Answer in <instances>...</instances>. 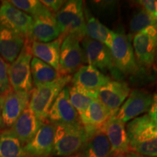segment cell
<instances>
[{"label": "cell", "instance_id": "6da1fadb", "mask_svg": "<svg viewBox=\"0 0 157 157\" xmlns=\"http://www.w3.org/2000/svg\"><path fill=\"white\" fill-rule=\"evenodd\" d=\"M126 129L130 151L157 157V126L148 114L132 119Z\"/></svg>", "mask_w": 157, "mask_h": 157}, {"label": "cell", "instance_id": "7a4b0ae2", "mask_svg": "<svg viewBox=\"0 0 157 157\" xmlns=\"http://www.w3.org/2000/svg\"><path fill=\"white\" fill-rule=\"evenodd\" d=\"M54 125L52 154L58 157H67L81 152L87 139V132L81 121L73 124Z\"/></svg>", "mask_w": 157, "mask_h": 157}, {"label": "cell", "instance_id": "3957f363", "mask_svg": "<svg viewBox=\"0 0 157 157\" xmlns=\"http://www.w3.org/2000/svg\"><path fill=\"white\" fill-rule=\"evenodd\" d=\"M71 75H60L53 81L33 88L29 106L39 119L47 120L50 107L59 93L71 82Z\"/></svg>", "mask_w": 157, "mask_h": 157}, {"label": "cell", "instance_id": "277c9868", "mask_svg": "<svg viewBox=\"0 0 157 157\" xmlns=\"http://www.w3.org/2000/svg\"><path fill=\"white\" fill-rule=\"evenodd\" d=\"M55 17L60 31V37L64 39L73 34L82 40L86 36L85 17L81 0L66 2Z\"/></svg>", "mask_w": 157, "mask_h": 157}, {"label": "cell", "instance_id": "5b68a950", "mask_svg": "<svg viewBox=\"0 0 157 157\" xmlns=\"http://www.w3.org/2000/svg\"><path fill=\"white\" fill-rule=\"evenodd\" d=\"M115 67L122 75L134 76L140 71L135 58L130 36L124 31L115 32V37L110 49Z\"/></svg>", "mask_w": 157, "mask_h": 157}, {"label": "cell", "instance_id": "8992f818", "mask_svg": "<svg viewBox=\"0 0 157 157\" xmlns=\"http://www.w3.org/2000/svg\"><path fill=\"white\" fill-rule=\"evenodd\" d=\"M31 41H26L21 53L8 66V76L10 87L14 91L31 92L33 80L31 71L32 53Z\"/></svg>", "mask_w": 157, "mask_h": 157}, {"label": "cell", "instance_id": "52a82bcc", "mask_svg": "<svg viewBox=\"0 0 157 157\" xmlns=\"http://www.w3.org/2000/svg\"><path fill=\"white\" fill-rule=\"evenodd\" d=\"M86 63L93 66L102 73L110 71L113 77L121 81L123 75L115 67L110 49L103 43L85 36L82 40Z\"/></svg>", "mask_w": 157, "mask_h": 157}, {"label": "cell", "instance_id": "ba28073f", "mask_svg": "<svg viewBox=\"0 0 157 157\" xmlns=\"http://www.w3.org/2000/svg\"><path fill=\"white\" fill-rule=\"evenodd\" d=\"M80 39L75 35L70 34L63 40L60 52L59 70L60 75L66 76L75 74L86 63L83 48Z\"/></svg>", "mask_w": 157, "mask_h": 157}, {"label": "cell", "instance_id": "9c48e42d", "mask_svg": "<svg viewBox=\"0 0 157 157\" xmlns=\"http://www.w3.org/2000/svg\"><path fill=\"white\" fill-rule=\"evenodd\" d=\"M132 48L140 67H151L155 63L157 50V25H151L135 34Z\"/></svg>", "mask_w": 157, "mask_h": 157}, {"label": "cell", "instance_id": "30bf717a", "mask_svg": "<svg viewBox=\"0 0 157 157\" xmlns=\"http://www.w3.org/2000/svg\"><path fill=\"white\" fill-rule=\"evenodd\" d=\"M0 25L32 42L31 37L33 17L16 8L8 1H2L0 5Z\"/></svg>", "mask_w": 157, "mask_h": 157}, {"label": "cell", "instance_id": "8fae6325", "mask_svg": "<svg viewBox=\"0 0 157 157\" xmlns=\"http://www.w3.org/2000/svg\"><path fill=\"white\" fill-rule=\"evenodd\" d=\"M55 125L43 123L30 141L23 146L26 157H48L54 147Z\"/></svg>", "mask_w": 157, "mask_h": 157}, {"label": "cell", "instance_id": "7c38bea8", "mask_svg": "<svg viewBox=\"0 0 157 157\" xmlns=\"http://www.w3.org/2000/svg\"><path fill=\"white\" fill-rule=\"evenodd\" d=\"M130 88L126 82L111 80L97 91L98 99L114 116L128 98Z\"/></svg>", "mask_w": 157, "mask_h": 157}, {"label": "cell", "instance_id": "4fadbf2b", "mask_svg": "<svg viewBox=\"0 0 157 157\" xmlns=\"http://www.w3.org/2000/svg\"><path fill=\"white\" fill-rule=\"evenodd\" d=\"M152 101L153 95L148 92L140 90H133L115 116L124 123L132 121L142 113L148 111Z\"/></svg>", "mask_w": 157, "mask_h": 157}, {"label": "cell", "instance_id": "5bb4252c", "mask_svg": "<svg viewBox=\"0 0 157 157\" xmlns=\"http://www.w3.org/2000/svg\"><path fill=\"white\" fill-rule=\"evenodd\" d=\"M47 120L51 124H73L79 122L77 111L71 103L68 86L59 93L50 107Z\"/></svg>", "mask_w": 157, "mask_h": 157}, {"label": "cell", "instance_id": "9a60e30c", "mask_svg": "<svg viewBox=\"0 0 157 157\" xmlns=\"http://www.w3.org/2000/svg\"><path fill=\"white\" fill-rule=\"evenodd\" d=\"M84 128L87 139L80 152V157H113L114 154L102 126L84 127Z\"/></svg>", "mask_w": 157, "mask_h": 157}, {"label": "cell", "instance_id": "2e32d148", "mask_svg": "<svg viewBox=\"0 0 157 157\" xmlns=\"http://www.w3.org/2000/svg\"><path fill=\"white\" fill-rule=\"evenodd\" d=\"M115 156H124L130 151L125 123L112 116L102 126Z\"/></svg>", "mask_w": 157, "mask_h": 157}, {"label": "cell", "instance_id": "e0dca14e", "mask_svg": "<svg viewBox=\"0 0 157 157\" xmlns=\"http://www.w3.org/2000/svg\"><path fill=\"white\" fill-rule=\"evenodd\" d=\"M31 92L12 90L6 94L2 108V119L5 126L11 128L17 118L29 106Z\"/></svg>", "mask_w": 157, "mask_h": 157}, {"label": "cell", "instance_id": "ac0fdd59", "mask_svg": "<svg viewBox=\"0 0 157 157\" xmlns=\"http://www.w3.org/2000/svg\"><path fill=\"white\" fill-rule=\"evenodd\" d=\"M111 81L109 76L90 65H84L74 74L72 85L90 92L97 93L100 88Z\"/></svg>", "mask_w": 157, "mask_h": 157}, {"label": "cell", "instance_id": "d6986e66", "mask_svg": "<svg viewBox=\"0 0 157 157\" xmlns=\"http://www.w3.org/2000/svg\"><path fill=\"white\" fill-rule=\"evenodd\" d=\"M60 36V29L52 12L33 18L31 41L46 43L56 40Z\"/></svg>", "mask_w": 157, "mask_h": 157}, {"label": "cell", "instance_id": "ffe728a7", "mask_svg": "<svg viewBox=\"0 0 157 157\" xmlns=\"http://www.w3.org/2000/svg\"><path fill=\"white\" fill-rule=\"evenodd\" d=\"M43 123L44 122L39 119L28 106L17 118L10 129L24 146L32 139Z\"/></svg>", "mask_w": 157, "mask_h": 157}, {"label": "cell", "instance_id": "44dd1931", "mask_svg": "<svg viewBox=\"0 0 157 157\" xmlns=\"http://www.w3.org/2000/svg\"><path fill=\"white\" fill-rule=\"evenodd\" d=\"M26 41L24 36L0 25V56L7 63L15 61Z\"/></svg>", "mask_w": 157, "mask_h": 157}, {"label": "cell", "instance_id": "7402d4cb", "mask_svg": "<svg viewBox=\"0 0 157 157\" xmlns=\"http://www.w3.org/2000/svg\"><path fill=\"white\" fill-rule=\"evenodd\" d=\"M63 40V39L59 37L56 40L46 43L32 41L31 43L32 56L50 65L58 71L60 47Z\"/></svg>", "mask_w": 157, "mask_h": 157}, {"label": "cell", "instance_id": "603a6c76", "mask_svg": "<svg viewBox=\"0 0 157 157\" xmlns=\"http://www.w3.org/2000/svg\"><path fill=\"white\" fill-rule=\"evenodd\" d=\"M85 17L86 36L103 43L109 49L112 46L115 37L114 31L110 30L93 14L87 8L84 10Z\"/></svg>", "mask_w": 157, "mask_h": 157}, {"label": "cell", "instance_id": "cb8c5ba5", "mask_svg": "<svg viewBox=\"0 0 157 157\" xmlns=\"http://www.w3.org/2000/svg\"><path fill=\"white\" fill-rule=\"evenodd\" d=\"M112 116L109 109L97 98L92 102L79 119L84 127H99L103 126Z\"/></svg>", "mask_w": 157, "mask_h": 157}, {"label": "cell", "instance_id": "d4e9b609", "mask_svg": "<svg viewBox=\"0 0 157 157\" xmlns=\"http://www.w3.org/2000/svg\"><path fill=\"white\" fill-rule=\"evenodd\" d=\"M0 157H26L23 145L10 129L0 132Z\"/></svg>", "mask_w": 157, "mask_h": 157}, {"label": "cell", "instance_id": "484cf974", "mask_svg": "<svg viewBox=\"0 0 157 157\" xmlns=\"http://www.w3.org/2000/svg\"><path fill=\"white\" fill-rule=\"evenodd\" d=\"M31 71L35 87L53 81L60 76L58 71L35 57L31 61Z\"/></svg>", "mask_w": 157, "mask_h": 157}, {"label": "cell", "instance_id": "4316f807", "mask_svg": "<svg viewBox=\"0 0 157 157\" xmlns=\"http://www.w3.org/2000/svg\"><path fill=\"white\" fill-rule=\"evenodd\" d=\"M68 90L71 103L77 111L79 117L85 112L92 102L98 98L97 93L87 91L75 86H68Z\"/></svg>", "mask_w": 157, "mask_h": 157}, {"label": "cell", "instance_id": "83f0119b", "mask_svg": "<svg viewBox=\"0 0 157 157\" xmlns=\"http://www.w3.org/2000/svg\"><path fill=\"white\" fill-rule=\"evenodd\" d=\"M8 2L16 8L24 12L33 18L50 12L41 1L38 0H11Z\"/></svg>", "mask_w": 157, "mask_h": 157}, {"label": "cell", "instance_id": "f1b7e54d", "mask_svg": "<svg viewBox=\"0 0 157 157\" xmlns=\"http://www.w3.org/2000/svg\"><path fill=\"white\" fill-rule=\"evenodd\" d=\"M155 25H157L156 21H155L146 11L140 8L131 18L129 29L132 34H137L143 29Z\"/></svg>", "mask_w": 157, "mask_h": 157}, {"label": "cell", "instance_id": "f546056e", "mask_svg": "<svg viewBox=\"0 0 157 157\" xmlns=\"http://www.w3.org/2000/svg\"><path fill=\"white\" fill-rule=\"evenodd\" d=\"M8 66L7 63L0 56V95H5L10 90L8 76Z\"/></svg>", "mask_w": 157, "mask_h": 157}, {"label": "cell", "instance_id": "4dcf8cb0", "mask_svg": "<svg viewBox=\"0 0 157 157\" xmlns=\"http://www.w3.org/2000/svg\"><path fill=\"white\" fill-rule=\"evenodd\" d=\"M141 8L157 22V1L156 0H140L137 1Z\"/></svg>", "mask_w": 157, "mask_h": 157}, {"label": "cell", "instance_id": "1f68e13d", "mask_svg": "<svg viewBox=\"0 0 157 157\" xmlns=\"http://www.w3.org/2000/svg\"><path fill=\"white\" fill-rule=\"evenodd\" d=\"M43 5L52 13H58L66 2L63 0H42Z\"/></svg>", "mask_w": 157, "mask_h": 157}, {"label": "cell", "instance_id": "d6a6232c", "mask_svg": "<svg viewBox=\"0 0 157 157\" xmlns=\"http://www.w3.org/2000/svg\"><path fill=\"white\" fill-rule=\"evenodd\" d=\"M148 117L157 126V93L153 95L151 105L148 110Z\"/></svg>", "mask_w": 157, "mask_h": 157}, {"label": "cell", "instance_id": "836d02e7", "mask_svg": "<svg viewBox=\"0 0 157 157\" xmlns=\"http://www.w3.org/2000/svg\"><path fill=\"white\" fill-rule=\"evenodd\" d=\"M5 95H0V130L5 127L2 119V108L4 101H5Z\"/></svg>", "mask_w": 157, "mask_h": 157}, {"label": "cell", "instance_id": "e575fe53", "mask_svg": "<svg viewBox=\"0 0 157 157\" xmlns=\"http://www.w3.org/2000/svg\"><path fill=\"white\" fill-rule=\"evenodd\" d=\"M124 157H149V156H143V155L136 154V153L129 151V153H127V154H125Z\"/></svg>", "mask_w": 157, "mask_h": 157}, {"label": "cell", "instance_id": "d590c367", "mask_svg": "<svg viewBox=\"0 0 157 157\" xmlns=\"http://www.w3.org/2000/svg\"><path fill=\"white\" fill-rule=\"evenodd\" d=\"M155 63H157V50H156V58H155Z\"/></svg>", "mask_w": 157, "mask_h": 157}, {"label": "cell", "instance_id": "8d00e7d4", "mask_svg": "<svg viewBox=\"0 0 157 157\" xmlns=\"http://www.w3.org/2000/svg\"><path fill=\"white\" fill-rule=\"evenodd\" d=\"M67 157H80L79 155H74V156H67Z\"/></svg>", "mask_w": 157, "mask_h": 157}, {"label": "cell", "instance_id": "74e56055", "mask_svg": "<svg viewBox=\"0 0 157 157\" xmlns=\"http://www.w3.org/2000/svg\"><path fill=\"white\" fill-rule=\"evenodd\" d=\"M114 157H124V156H115Z\"/></svg>", "mask_w": 157, "mask_h": 157}]
</instances>
